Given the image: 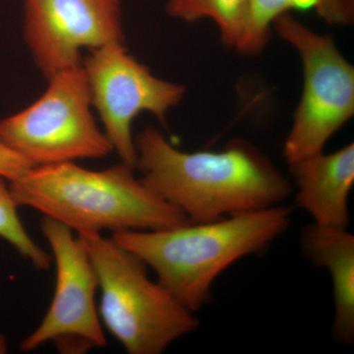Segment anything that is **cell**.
<instances>
[{
  "mask_svg": "<svg viewBox=\"0 0 354 354\" xmlns=\"http://www.w3.org/2000/svg\"><path fill=\"white\" fill-rule=\"evenodd\" d=\"M142 181L176 207L190 223L259 211L285 201L290 178L271 158L243 139L218 152H183L153 127L135 138Z\"/></svg>",
  "mask_w": 354,
  "mask_h": 354,
  "instance_id": "1",
  "label": "cell"
},
{
  "mask_svg": "<svg viewBox=\"0 0 354 354\" xmlns=\"http://www.w3.org/2000/svg\"><path fill=\"white\" fill-rule=\"evenodd\" d=\"M291 208H270L158 230H125L111 239L138 256L158 283L192 313L209 304L216 279L237 261L264 252L288 230Z\"/></svg>",
  "mask_w": 354,
  "mask_h": 354,
  "instance_id": "2",
  "label": "cell"
},
{
  "mask_svg": "<svg viewBox=\"0 0 354 354\" xmlns=\"http://www.w3.org/2000/svg\"><path fill=\"white\" fill-rule=\"evenodd\" d=\"M121 162L91 171L74 162L37 165L9 183L18 207L37 209L80 234L158 230L190 223Z\"/></svg>",
  "mask_w": 354,
  "mask_h": 354,
  "instance_id": "3",
  "label": "cell"
},
{
  "mask_svg": "<svg viewBox=\"0 0 354 354\" xmlns=\"http://www.w3.org/2000/svg\"><path fill=\"white\" fill-rule=\"evenodd\" d=\"M78 237L97 274L102 322L128 353H162L198 329L195 313L149 278L148 266L138 256L101 234Z\"/></svg>",
  "mask_w": 354,
  "mask_h": 354,
  "instance_id": "4",
  "label": "cell"
},
{
  "mask_svg": "<svg viewBox=\"0 0 354 354\" xmlns=\"http://www.w3.org/2000/svg\"><path fill=\"white\" fill-rule=\"evenodd\" d=\"M46 79L37 101L0 120V142L34 167L108 157L113 148L95 121L82 64Z\"/></svg>",
  "mask_w": 354,
  "mask_h": 354,
  "instance_id": "5",
  "label": "cell"
},
{
  "mask_svg": "<svg viewBox=\"0 0 354 354\" xmlns=\"http://www.w3.org/2000/svg\"><path fill=\"white\" fill-rule=\"evenodd\" d=\"M279 37L297 50L304 69L301 99L283 145L286 162L323 152L354 114V67L330 35L310 30L290 12L274 21Z\"/></svg>",
  "mask_w": 354,
  "mask_h": 354,
  "instance_id": "6",
  "label": "cell"
},
{
  "mask_svg": "<svg viewBox=\"0 0 354 354\" xmlns=\"http://www.w3.org/2000/svg\"><path fill=\"white\" fill-rule=\"evenodd\" d=\"M93 108L102 130L121 162L136 165L132 123L142 113L164 122L167 113L183 101L185 88L153 75L145 64L128 53L124 41L88 51L82 62Z\"/></svg>",
  "mask_w": 354,
  "mask_h": 354,
  "instance_id": "7",
  "label": "cell"
},
{
  "mask_svg": "<svg viewBox=\"0 0 354 354\" xmlns=\"http://www.w3.org/2000/svg\"><path fill=\"white\" fill-rule=\"evenodd\" d=\"M41 232L57 269L55 295L46 316L21 342L25 353L51 342L62 353H83L106 344L95 306L97 274L82 241L71 228L44 216Z\"/></svg>",
  "mask_w": 354,
  "mask_h": 354,
  "instance_id": "8",
  "label": "cell"
},
{
  "mask_svg": "<svg viewBox=\"0 0 354 354\" xmlns=\"http://www.w3.org/2000/svg\"><path fill=\"white\" fill-rule=\"evenodd\" d=\"M26 44L46 78L82 64L81 51L124 41L122 0H22Z\"/></svg>",
  "mask_w": 354,
  "mask_h": 354,
  "instance_id": "9",
  "label": "cell"
},
{
  "mask_svg": "<svg viewBox=\"0 0 354 354\" xmlns=\"http://www.w3.org/2000/svg\"><path fill=\"white\" fill-rule=\"evenodd\" d=\"M290 165L297 206L322 227L348 228V200L354 185V144L335 152L300 158Z\"/></svg>",
  "mask_w": 354,
  "mask_h": 354,
  "instance_id": "10",
  "label": "cell"
},
{
  "mask_svg": "<svg viewBox=\"0 0 354 354\" xmlns=\"http://www.w3.org/2000/svg\"><path fill=\"white\" fill-rule=\"evenodd\" d=\"M304 255L312 264L330 272L334 295L333 334L342 344L354 339V235L348 228L312 223L300 239Z\"/></svg>",
  "mask_w": 354,
  "mask_h": 354,
  "instance_id": "11",
  "label": "cell"
},
{
  "mask_svg": "<svg viewBox=\"0 0 354 354\" xmlns=\"http://www.w3.org/2000/svg\"><path fill=\"white\" fill-rule=\"evenodd\" d=\"M247 7L248 0H169L165 9L171 17L184 22L213 20L223 44L235 48L245 26Z\"/></svg>",
  "mask_w": 354,
  "mask_h": 354,
  "instance_id": "12",
  "label": "cell"
},
{
  "mask_svg": "<svg viewBox=\"0 0 354 354\" xmlns=\"http://www.w3.org/2000/svg\"><path fill=\"white\" fill-rule=\"evenodd\" d=\"M317 0H248L245 26L235 50L256 55L269 41L272 25L292 9H315Z\"/></svg>",
  "mask_w": 354,
  "mask_h": 354,
  "instance_id": "13",
  "label": "cell"
},
{
  "mask_svg": "<svg viewBox=\"0 0 354 354\" xmlns=\"http://www.w3.org/2000/svg\"><path fill=\"white\" fill-rule=\"evenodd\" d=\"M17 209L8 181L0 176V237L9 242L23 257L31 261L35 267L48 270L53 263V257L26 232Z\"/></svg>",
  "mask_w": 354,
  "mask_h": 354,
  "instance_id": "14",
  "label": "cell"
},
{
  "mask_svg": "<svg viewBox=\"0 0 354 354\" xmlns=\"http://www.w3.org/2000/svg\"><path fill=\"white\" fill-rule=\"evenodd\" d=\"M315 11L328 24L348 26L353 22L354 0H317Z\"/></svg>",
  "mask_w": 354,
  "mask_h": 354,
  "instance_id": "15",
  "label": "cell"
},
{
  "mask_svg": "<svg viewBox=\"0 0 354 354\" xmlns=\"http://www.w3.org/2000/svg\"><path fill=\"white\" fill-rule=\"evenodd\" d=\"M32 167L22 156L0 142V176L10 183L24 176Z\"/></svg>",
  "mask_w": 354,
  "mask_h": 354,
  "instance_id": "16",
  "label": "cell"
}]
</instances>
